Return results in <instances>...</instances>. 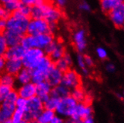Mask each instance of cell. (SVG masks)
Segmentation results:
<instances>
[{
    "label": "cell",
    "instance_id": "6da1fadb",
    "mask_svg": "<svg viewBox=\"0 0 124 123\" xmlns=\"http://www.w3.org/2000/svg\"><path fill=\"white\" fill-rule=\"evenodd\" d=\"M31 18H42L50 24H57L61 19L62 12L59 7L50 2H45L40 5L31 7Z\"/></svg>",
    "mask_w": 124,
    "mask_h": 123
},
{
    "label": "cell",
    "instance_id": "7a4b0ae2",
    "mask_svg": "<svg viewBox=\"0 0 124 123\" xmlns=\"http://www.w3.org/2000/svg\"><path fill=\"white\" fill-rule=\"evenodd\" d=\"M55 40L52 33H45L38 35L25 34L21 40V46L25 49L31 48H38L45 49L52 42Z\"/></svg>",
    "mask_w": 124,
    "mask_h": 123
},
{
    "label": "cell",
    "instance_id": "3957f363",
    "mask_svg": "<svg viewBox=\"0 0 124 123\" xmlns=\"http://www.w3.org/2000/svg\"><path fill=\"white\" fill-rule=\"evenodd\" d=\"M19 95L12 90L7 98L0 102V123H11V116L16 110V101Z\"/></svg>",
    "mask_w": 124,
    "mask_h": 123
},
{
    "label": "cell",
    "instance_id": "277c9868",
    "mask_svg": "<svg viewBox=\"0 0 124 123\" xmlns=\"http://www.w3.org/2000/svg\"><path fill=\"white\" fill-rule=\"evenodd\" d=\"M29 20V17L22 15L16 11L7 20V29L24 36L27 34Z\"/></svg>",
    "mask_w": 124,
    "mask_h": 123
},
{
    "label": "cell",
    "instance_id": "5b68a950",
    "mask_svg": "<svg viewBox=\"0 0 124 123\" xmlns=\"http://www.w3.org/2000/svg\"><path fill=\"white\" fill-rule=\"evenodd\" d=\"M55 65L53 60L46 55H44L34 69H31L32 82L37 84L41 81H46L47 74L50 69Z\"/></svg>",
    "mask_w": 124,
    "mask_h": 123
},
{
    "label": "cell",
    "instance_id": "8992f818",
    "mask_svg": "<svg viewBox=\"0 0 124 123\" xmlns=\"http://www.w3.org/2000/svg\"><path fill=\"white\" fill-rule=\"evenodd\" d=\"M77 104L78 101L71 95H69L60 99L55 110V113L64 119H70L73 114Z\"/></svg>",
    "mask_w": 124,
    "mask_h": 123
},
{
    "label": "cell",
    "instance_id": "52a82bcc",
    "mask_svg": "<svg viewBox=\"0 0 124 123\" xmlns=\"http://www.w3.org/2000/svg\"><path fill=\"white\" fill-rule=\"evenodd\" d=\"M44 109L43 101L35 95L33 98L28 100L27 108L25 112L24 121L25 122H32L36 121L38 115Z\"/></svg>",
    "mask_w": 124,
    "mask_h": 123
},
{
    "label": "cell",
    "instance_id": "ba28073f",
    "mask_svg": "<svg viewBox=\"0 0 124 123\" xmlns=\"http://www.w3.org/2000/svg\"><path fill=\"white\" fill-rule=\"evenodd\" d=\"M45 55V51L38 48H31L25 50L24 56L22 58L23 66L30 69H34Z\"/></svg>",
    "mask_w": 124,
    "mask_h": 123
},
{
    "label": "cell",
    "instance_id": "9c48e42d",
    "mask_svg": "<svg viewBox=\"0 0 124 123\" xmlns=\"http://www.w3.org/2000/svg\"><path fill=\"white\" fill-rule=\"evenodd\" d=\"M45 33H52L51 24L42 18H31L29 20L27 34L38 35Z\"/></svg>",
    "mask_w": 124,
    "mask_h": 123
},
{
    "label": "cell",
    "instance_id": "30bf717a",
    "mask_svg": "<svg viewBox=\"0 0 124 123\" xmlns=\"http://www.w3.org/2000/svg\"><path fill=\"white\" fill-rule=\"evenodd\" d=\"M93 108L89 103L86 101L78 102L73 114L70 118V122L74 123H81L84 119L93 116Z\"/></svg>",
    "mask_w": 124,
    "mask_h": 123
},
{
    "label": "cell",
    "instance_id": "8fae6325",
    "mask_svg": "<svg viewBox=\"0 0 124 123\" xmlns=\"http://www.w3.org/2000/svg\"><path fill=\"white\" fill-rule=\"evenodd\" d=\"M44 51L46 55H48L54 63L61 58L66 53V49L64 43L56 40L52 42Z\"/></svg>",
    "mask_w": 124,
    "mask_h": 123
},
{
    "label": "cell",
    "instance_id": "7c38bea8",
    "mask_svg": "<svg viewBox=\"0 0 124 123\" xmlns=\"http://www.w3.org/2000/svg\"><path fill=\"white\" fill-rule=\"evenodd\" d=\"M81 83V77L75 69H72L70 68L67 71L64 72L61 84L68 87L70 90L80 87Z\"/></svg>",
    "mask_w": 124,
    "mask_h": 123
},
{
    "label": "cell",
    "instance_id": "4fadbf2b",
    "mask_svg": "<svg viewBox=\"0 0 124 123\" xmlns=\"http://www.w3.org/2000/svg\"><path fill=\"white\" fill-rule=\"evenodd\" d=\"M108 18L116 28H122L124 23V2L117 3L108 13Z\"/></svg>",
    "mask_w": 124,
    "mask_h": 123
},
{
    "label": "cell",
    "instance_id": "5bb4252c",
    "mask_svg": "<svg viewBox=\"0 0 124 123\" xmlns=\"http://www.w3.org/2000/svg\"><path fill=\"white\" fill-rule=\"evenodd\" d=\"M73 43L78 53H82L87 48V37L84 29H80L76 30L73 34Z\"/></svg>",
    "mask_w": 124,
    "mask_h": 123
},
{
    "label": "cell",
    "instance_id": "9a60e30c",
    "mask_svg": "<svg viewBox=\"0 0 124 123\" xmlns=\"http://www.w3.org/2000/svg\"><path fill=\"white\" fill-rule=\"evenodd\" d=\"M16 92L19 97L29 100L36 95V84L34 82L31 81L27 84L19 85V87L17 88Z\"/></svg>",
    "mask_w": 124,
    "mask_h": 123
},
{
    "label": "cell",
    "instance_id": "2e32d148",
    "mask_svg": "<svg viewBox=\"0 0 124 123\" xmlns=\"http://www.w3.org/2000/svg\"><path fill=\"white\" fill-rule=\"evenodd\" d=\"M63 74H64V72H62L61 70H60L58 68H57L54 65L49 71L46 80L53 87L56 85L61 84Z\"/></svg>",
    "mask_w": 124,
    "mask_h": 123
},
{
    "label": "cell",
    "instance_id": "e0dca14e",
    "mask_svg": "<svg viewBox=\"0 0 124 123\" xmlns=\"http://www.w3.org/2000/svg\"><path fill=\"white\" fill-rule=\"evenodd\" d=\"M52 87L46 80L41 81L36 84V90H37L36 95L38 96L43 101H44L50 96L52 93Z\"/></svg>",
    "mask_w": 124,
    "mask_h": 123
},
{
    "label": "cell",
    "instance_id": "ac0fdd59",
    "mask_svg": "<svg viewBox=\"0 0 124 123\" xmlns=\"http://www.w3.org/2000/svg\"><path fill=\"white\" fill-rule=\"evenodd\" d=\"M23 68L22 59H6L5 72L16 75Z\"/></svg>",
    "mask_w": 124,
    "mask_h": 123
},
{
    "label": "cell",
    "instance_id": "d6986e66",
    "mask_svg": "<svg viewBox=\"0 0 124 123\" xmlns=\"http://www.w3.org/2000/svg\"><path fill=\"white\" fill-rule=\"evenodd\" d=\"M25 49L21 44L9 46L5 55L6 59H22L24 56Z\"/></svg>",
    "mask_w": 124,
    "mask_h": 123
},
{
    "label": "cell",
    "instance_id": "ffe728a7",
    "mask_svg": "<svg viewBox=\"0 0 124 123\" xmlns=\"http://www.w3.org/2000/svg\"><path fill=\"white\" fill-rule=\"evenodd\" d=\"M73 64V58L72 55L66 51L64 55L55 62V66L62 72H65L71 68Z\"/></svg>",
    "mask_w": 124,
    "mask_h": 123
},
{
    "label": "cell",
    "instance_id": "44dd1931",
    "mask_svg": "<svg viewBox=\"0 0 124 123\" xmlns=\"http://www.w3.org/2000/svg\"><path fill=\"white\" fill-rule=\"evenodd\" d=\"M15 77H16V84L18 85L29 83L32 81L31 69L23 66V68L15 75Z\"/></svg>",
    "mask_w": 124,
    "mask_h": 123
},
{
    "label": "cell",
    "instance_id": "7402d4cb",
    "mask_svg": "<svg viewBox=\"0 0 124 123\" xmlns=\"http://www.w3.org/2000/svg\"><path fill=\"white\" fill-rule=\"evenodd\" d=\"M4 36L8 46H13L20 44L22 38L23 37L19 34L9 31L8 29L4 32Z\"/></svg>",
    "mask_w": 124,
    "mask_h": 123
},
{
    "label": "cell",
    "instance_id": "603a6c76",
    "mask_svg": "<svg viewBox=\"0 0 124 123\" xmlns=\"http://www.w3.org/2000/svg\"><path fill=\"white\" fill-rule=\"evenodd\" d=\"M70 90L68 87L64 86L63 84H60L58 85H56L52 87L51 95H54L55 97L58 98L59 99L66 97V96L70 95Z\"/></svg>",
    "mask_w": 124,
    "mask_h": 123
},
{
    "label": "cell",
    "instance_id": "cb8c5ba5",
    "mask_svg": "<svg viewBox=\"0 0 124 123\" xmlns=\"http://www.w3.org/2000/svg\"><path fill=\"white\" fill-rule=\"evenodd\" d=\"M55 114V111L44 108L38 115L35 122L38 123H51Z\"/></svg>",
    "mask_w": 124,
    "mask_h": 123
},
{
    "label": "cell",
    "instance_id": "d4e9b609",
    "mask_svg": "<svg viewBox=\"0 0 124 123\" xmlns=\"http://www.w3.org/2000/svg\"><path fill=\"white\" fill-rule=\"evenodd\" d=\"M0 84L8 86L13 89L16 84V77L14 75L8 73L6 72H3L0 75Z\"/></svg>",
    "mask_w": 124,
    "mask_h": 123
},
{
    "label": "cell",
    "instance_id": "484cf974",
    "mask_svg": "<svg viewBox=\"0 0 124 123\" xmlns=\"http://www.w3.org/2000/svg\"><path fill=\"white\" fill-rule=\"evenodd\" d=\"M70 95H71L78 102L86 101L87 99L85 91L80 87H76V88L72 90L71 92H70Z\"/></svg>",
    "mask_w": 124,
    "mask_h": 123
},
{
    "label": "cell",
    "instance_id": "4316f807",
    "mask_svg": "<svg viewBox=\"0 0 124 123\" xmlns=\"http://www.w3.org/2000/svg\"><path fill=\"white\" fill-rule=\"evenodd\" d=\"M76 60L77 66L78 69L81 70L82 73L84 75H87L89 74V69H88V67L86 65L85 60V56L82 53H79L77 55Z\"/></svg>",
    "mask_w": 124,
    "mask_h": 123
},
{
    "label": "cell",
    "instance_id": "83f0119b",
    "mask_svg": "<svg viewBox=\"0 0 124 123\" xmlns=\"http://www.w3.org/2000/svg\"><path fill=\"white\" fill-rule=\"evenodd\" d=\"M59 101H60V99L58 98L55 97L54 95H50L49 97L43 101L44 108L55 111L58 106V104Z\"/></svg>",
    "mask_w": 124,
    "mask_h": 123
},
{
    "label": "cell",
    "instance_id": "f1b7e54d",
    "mask_svg": "<svg viewBox=\"0 0 124 123\" xmlns=\"http://www.w3.org/2000/svg\"><path fill=\"white\" fill-rule=\"evenodd\" d=\"M116 5L117 3L112 1V0H100V5L101 10L106 14L110 12Z\"/></svg>",
    "mask_w": 124,
    "mask_h": 123
},
{
    "label": "cell",
    "instance_id": "f546056e",
    "mask_svg": "<svg viewBox=\"0 0 124 123\" xmlns=\"http://www.w3.org/2000/svg\"><path fill=\"white\" fill-rule=\"evenodd\" d=\"M21 5L22 3L20 2V0H9V1L7 2L3 5L12 14L18 10Z\"/></svg>",
    "mask_w": 124,
    "mask_h": 123
},
{
    "label": "cell",
    "instance_id": "4dcf8cb0",
    "mask_svg": "<svg viewBox=\"0 0 124 123\" xmlns=\"http://www.w3.org/2000/svg\"><path fill=\"white\" fill-rule=\"evenodd\" d=\"M24 116H25V111L16 109L14 113L12 114L11 123H23L25 122Z\"/></svg>",
    "mask_w": 124,
    "mask_h": 123
},
{
    "label": "cell",
    "instance_id": "1f68e13d",
    "mask_svg": "<svg viewBox=\"0 0 124 123\" xmlns=\"http://www.w3.org/2000/svg\"><path fill=\"white\" fill-rule=\"evenodd\" d=\"M13 89L11 87L0 84V102L5 100Z\"/></svg>",
    "mask_w": 124,
    "mask_h": 123
},
{
    "label": "cell",
    "instance_id": "d6a6232c",
    "mask_svg": "<svg viewBox=\"0 0 124 123\" xmlns=\"http://www.w3.org/2000/svg\"><path fill=\"white\" fill-rule=\"evenodd\" d=\"M8 45L4 36V33H0V55L5 56L8 49Z\"/></svg>",
    "mask_w": 124,
    "mask_h": 123
},
{
    "label": "cell",
    "instance_id": "836d02e7",
    "mask_svg": "<svg viewBox=\"0 0 124 123\" xmlns=\"http://www.w3.org/2000/svg\"><path fill=\"white\" fill-rule=\"evenodd\" d=\"M96 54L98 58H100V60H106L108 57V52L107 49L102 46H99L96 48Z\"/></svg>",
    "mask_w": 124,
    "mask_h": 123
},
{
    "label": "cell",
    "instance_id": "e575fe53",
    "mask_svg": "<svg viewBox=\"0 0 124 123\" xmlns=\"http://www.w3.org/2000/svg\"><path fill=\"white\" fill-rule=\"evenodd\" d=\"M27 104H28L27 99L21 98V97H18V99H17L16 101V109L21 110L25 112L26 108H27Z\"/></svg>",
    "mask_w": 124,
    "mask_h": 123
},
{
    "label": "cell",
    "instance_id": "d590c367",
    "mask_svg": "<svg viewBox=\"0 0 124 123\" xmlns=\"http://www.w3.org/2000/svg\"><path fill=\"white\" fill-rule=\"evenodd\" d=\"M17 11H18L20 14H21L22 15L25 16L30 17L31 14V7L22 4L19 9L17 10Z\"/></svg>",
    "mask_w": 124,
    "mask_h": 123
},
{
    "label": "cell",
    "instance_id": "8d00e7d4",
    "mask_svg": "<svg viewBox=\"0 0 124 123\" xmlns=\"http://www.w3.org/2000/svg\"><path fill=\"white\" fill-rule=\"evenodd\" d=\"M11 15V13L2 4H0V19L8 20Z\"/></svg>",
    "mask_w": 124,
    "mask_h": 123
},
{
    "label": "cell",
    "instance_id": "74e56055",
    "mask_svg": "<svg viewBox=\"0 0 124 123\" xmlns=\"http://www.w3.org/2000/svg\"><path fill=\"white\" fill-rule=\"evenodd\" d=\"M20 2L23 5H26L29 6H34L37 5H40L46 2V0H20Z\"/></svg>",
    "mask_w": 124,
    "mask_h": 123
},
{
    "label": "cell",
    "instance_id": "f35d334b",
    "mask_svg": "<svg viewBox=\"0 0 124 123\" xmlns=\"http://www.w3.org/2000/svg\"><path fill=\"white\" fill-rule=\"evenodd\" d=\"M78 8L82 11L88 12L91 11V5L87 2H82L78 5Z\"/></svg>",
    "mask_w": 124,
    "mask_h": 123
},
{
    "label": "cell",
    "instance_id": "ab89813d",
    "mask_svg": "<svg viewBox=\"0 0 124 123\" xmlns=\"http://www.w3.org/2000/svg\"><path fill=\"white\" fill-rule=\"evenodd\" d=\"M105 69L106 70V72L108 73H114L116 71V66H115V65L111 62H108L106 64Z\"/></svg>",
    "mask_w": 124,
    "mask_h": 123
},
{
    "label": "cell",
    "instance_id": "60d3db41",
    "mask_svg": "<svg viewBox=\"0 0 124 123\" xmlns=\"http://www.w3.org/2000/svg\"><path fill=\"white\" fill-rule=\"evenodd\" d=\"M6 63V58L5 56L0 55V74L5 72V67Z\"/></svg>",
    "mask_w": 124,
    "mask_h": 123
},
{
    "label": "cell",
    "instance_id": "b9f144b4",
    "mask_svg": "<svg viewBox=\"0 0 124 123\" xmlns=\"http://www.w3.org/2000/svg\"><path fill=\"white\" fill-rule=\"evenodd\" d=\"M7 30V20L0 19V33H4Z\"/></svg>",
    "mask_w": 124,
    "mask_h": 123
},
{
    "label": "cell",
    "instance_id": "7bdbcfd3",
    "mask_svg": "<svg viewBox=\"0 0 124 123\" xmlns=\"http://www.w3.org/2000/svg\"><path fill=\"white\" fill-rule=\"evenodd\" d=\"M85 63H86V65L87 66V67H91L94 65V61H93V58L89 55L85 56Z\"/></svg>",
    "mask_w": 124,
    "mask_h": 123
},
{
    "label": "cell",
    "instance_id": "ee69618b",
    "mask_svg": "<svg viewBox=\"0 0 124 123\" xmlns=\"http://www.w3.org/2000/svg\"><path fill=\"white\" fill-rule=\"evenodd\" d=\"M62 122H64V118L59 115H57V114H55L51 122V123H62Z\"/></svg>",
    "mask_w": 124,
    "mask_h": 123
},
{
    "label": "cell",
    "instance_id": "f6af8a7d",
    "mask_svg": "<svg viewBox=\"0 0 124 123\" xmlns=\"http://www.w3.org/2000/svg\"><path fill=\"white\" fill-rule=\"evenodd\" d=\"M53 2H54L55 5H56L58 7H61L66 5L68 0H53Z\"/></svg>",
    "mask_w": 124,
    "mask_h": 123
},
{
    "label": "cell",
    "instance_id": "bcb514c9",
    "mask_svg": "<svg viewBox=\"0 0 124 123\" xmlns=\"http://www.w3.org/2000/svg\"><path fill=\"white\" fill-rule=\"evenodd\" d=\"M82 122H84V123H93L94 122V119H93V116H88V117L82 120Z\"/></svg>",
    "mask_w": 124,
    "mask_h": 123
},
{
    "label": "cell",
    "instance_id": "7dc6e473",
    "mask_svg": "<svg viewBox=\"0 0 124 123\" xmlns=\"http://www.w3.org/2000/svg\"><path fill=\"white\" fill-rule=\"evenodd\" d=\"M112 1L115 2L116 3H119V2H124V0H112Z\"/></svg>",
    "mask_w": 124,
    "mask_h": 123
},
{
    "label": "cell",
    "instance_id": "c3c4849f",
    "mask_svg": "<svg viewBox=\"0 0 124 123\" xmlns=\"http://www.w3.org/2000/svg\"><path fill=\"white\" fill-rule=\"evenodd\" d=\"M122 97H123V101H124V92H123V95H122Z\"/></svg>",
    "mask_w": 124,
    "mask_h": 123
},
{
    "label": "cell",
    "instance_id": "681fc988",
    "mask_svg": "<svg viewBox=\"0 0 124 123\" xmlns=\"http://www.w3.org/2000/svg\"><path fill=\"white\" fill-rule=\"evenodd\" d=\"M122 28H123V29H124V23H123V27H122Z\"/></svg>",
    "mask_w": 124,
    "mask_h": 123
},
{
    "label": "cell",
    "instance_id": "f907efd6",
    "mask_svg": "<svg viewBox=\"0 0 124 123\" xmlns=\"http://www.w3.org/2000/svg\"><path fill=\"white\" fill-rule=\"evenodd\" d=\"M0 75H1V74H0Z\"/></svg>",
    "mask_w": 124,
    "mask_h": 123
}]
</instances>
